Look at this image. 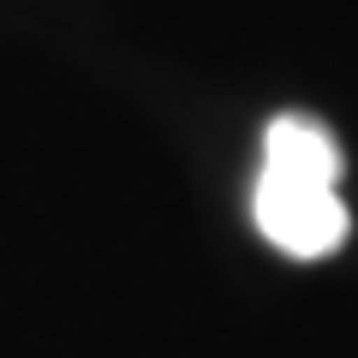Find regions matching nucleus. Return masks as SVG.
<instances>
[{
    "instance_id": "nucleus-1",
    "label": "nucleus",
    "mask_w": 358,
    "mask_h": 358,
    "mask_svg": "<svg viewBox=\"0 0 358 358\" xmlns=\"http://www.w3.org/2000/svg\"><path fill=\"white\" fill-rule=\"evenodd\" d=\"M251 215L275 251L299 257H334L346 239V203H341V143L322 120L281 114L263 131V173L251 192Z\"/></svg>"
}]
</instances>
